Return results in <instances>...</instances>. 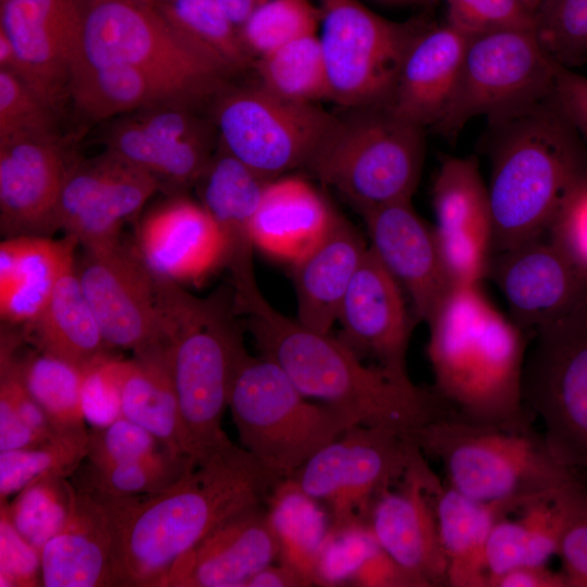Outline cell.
I'll list each match as a JSON object with an SVG mask.
<instances>
[{
  "label": "cell",
  "instance_id": "obj_14",
  "mask_svg": "<svg viewBox=\"0 0 587 587\" xmlns=\"http://www.w3.org/2000/svg\"><path fill=\"white\" fill-rule=\"evenodd\" d=\"M421 452L411 437L397 430L358 424L291 477L327 509L332 527L366 523L377 497L401 480Z\"/></svg>",
  "mask_w": 587,
  "mask_h": 587
},
{
  "label": "cell",
  "instance_id": "obj_55",
  "mask_svg": "<svg viewBox=\"0 0 587 587\" xmlns=\"http://www.w3.org/2000/svg\"><path fill=\"white\" fill-rule=\"evenodd\" d=\"M550 100L587 147V76L557 63Z\"/></svg>",
  "mask_w": 587,
  "mask_h": 587
},
{
  "label": "cell",
  "instance_id": "obj_38",
  "mask_svg": "<svg viewBox=\"0 0 587 587\" xmlns=\"http://www.w3.org/2000/svg\"><path fill=\"white\" fill-rule=\"evenodd\" d=\"M189 457L162 448L137 460L96 467L82 463L72 475L76 490L99 500H116L158 494L193 465Z\"/></svg>",
  "mask_w": 587,
  "mask_h": 587
},
{
  "label": "cell",
  "instance_id": "obj_51",
  "mask_svg": "<svg viewBox=\"0 0 587 587\" xmlns=\"http://www.w3.org/2000/svg\"><path fill=\"white\" fill-rule=\"evenodd\" d=\"M449 23L476 35L500 29L534 30V14L524 0H446Z\"/></svg>",
  "mask_w": 587,
  "mask_h": 587
},
{
  "label": "cell",
  "instance_id": "obj_42",
  "mask_svg": "<svg viewBox=\"0 0 587 587\" xmlns=\"http://www.w3.org/2000/svg\"><path fill=\"white\" fill-rule=\"evenodd\" d=\"M155 3L179 33L216 54L235 72L253 66L254 59L242 42L239 28L216 0Z\"/></svg>",
  "mask_w": 587,
  "mask_h": 587
},
{
  "label": "cell",
  "instance_id": "obj_6",
  "mask_svg": "<svg viewBox=\"0 0 587 587\" xmlns=\"http://www.w3.org/2000/svg\"><path fill=\"white\" fill-rule=\"evenodd\" d=\"M412 438L442 463L450 487L476 501L504 503L514 512L554 498L578 477L552 455L533 426L504 428L448 415L419 428Z\"/></svg>",
  "mask_w": 587,
  "mask_h": 587
},
{
  "label": "cell",
  "instance_id": "obj_56",
  "mask_svg": "<svg viewBox=\"0 0 587 587\" xmlns=\"http://www.w3.org/2000/svg\"><path fill=\"white\" fill-rule=\"evenodd\" d=\"M353 583L361 586L419 587L417 583L382 548L360 569Z\"/></svg>",
  "mask_w": 587,
  "mask_h": 587
},
{
  "label": "cell",
  "instance_id": "obj_18",
  "mask_svg": "<svg viewBox=\"0 0 587 587\" xmlns=\"http://www.w3.org/2000/svg\"><path fill=\"white\" fill-rule=\"evenodd\" d=\"M84 0H7L0 30L16 55V74L57 113L70 98Z\"/></svg>",
  "mask_w": 587,
  "mask_h": 587
},
{
  "label": "cell",
  "instance_id": "obj_50",
  "mask_svg": "<svg viewBox=\"0 0 587 587\" xmlns=\"http://www.w3.org/2000/svg\"><path fill=\"white\" fill-rule=\"evenodd\" d=\"M122 359L111 352L83 367L82 409L91 427H102L120 415Z\"/></svg>",
  "mask_w": 587,
  "mask_h": 587
},
{
  "label": "cell",
  "instance_id": "obj_39",
  "mask_svg": "<svg viewBox=\"0 0 587 587\" xmlns=\"http://www.w3.org/2000/svg\"><path fill=\"white\" fill-rule=\"evenodd\" d=\"M253 67L258 83L278 97L304 103L330 100L321 42L315 34L258 58Z\"/></svg>",
  "mask_w": 587,
  "mask_h": 587
},
{
  "label": "cell",
  "instance_id": "obj_40",
  "mask_svg": "<svg viewBox=\"0 0 587 587\" xmlns=\"http://www.w3.org/2000/svg\"><path fill=\"white\" fill-rule=\"evenodd\" d=\"M88 450L89 430L83 426L59 430L33 447L0 451V500L35 482L72 476Z\"/></svg>",
  "mask_w": 587,
  "mask_h": 587
},
{
  "label": "cell",
  "instance_id": "obj_13",
  "mask_svg": "<svg viewBox=\"0 0 587 587\" xmlns=\"http://www.w3.org/2000/svg\"><path fill=\"white\" fill-rule=\"evenodd\" d=\"M320 4L330 101L346 109L387 104L404 58L425 28L386 20L359 0Z\"/></svg>",
  "mask_w": 587,
  "mask_h": 587
},
{
  "label": "cell",
  "instance_id": "obj_46",
  "mask_svg": "<svg viewBox=\"0 0 587 587\" xmlns=\"http://www.w3.org/2000/svg\"><path fill=\"white\" fill-rule=\"evenodd\" d=\"M57 134V112L20 76L0 68V142Z\"/></svg>",
  "mask_w": 587,
  "mask_h": 587
},
{
  "label": "cell",
  "instance_id": "obj_30",
  "mask_svg": "<svg viewBox=\"0 0 587 587\" xmlns=\"http://www.w3.org/2000/svg\"><path fill=\"white\" fill-rule=\"evenodd\" d=\"M76 491L71 515L40 551L41 586L115 587L109 511L99 500Z\"/></svg>",
  "mask_w": 587,
  "mask_h": 587
},
{
  "label": "cell",
  "instance_id": "obj_44",
  "mask_svg": "<svg viewBox=\"0 0 587 587\" xmlns=\"http://www.w3.org/2000/svg\"><path fill=\"white\" fill-rule=\"evenodd\" d=\"M321 8L311 0H270L252 11L239 32L254 61L300 37L315 34Z\"/></svg>",
  "mask_w": 587,
  "mask_h": 587
},
{
  "label": "cell",
  "instance_id": "obj_54",
  "mask_svg": "<svg viewBox=\"0 0 587 587\" xmlns=\"http://www.w3.org/2000/svg\"><path fill=\"white\" fill-rule=\"evenodd\" d=\"M528 552V529L521 515L499 519L490 529L485 548L488 587L504 573L527 565Z\"/></svg>",
  "mask_w": 587,
  "mask_h": 587
},
{
  "label": "cell",
  "instance_id": "obj_5",
  "mask_svg": "<svg viewBox=\"0 0 587 587\" xmlns=\"http://www.w3.org/2000/svg\"><path fill=\"white\" fill-rule=\"evenodd\" d=\"M155 279L186 452L197 463L230 441L222 421L247 352L235 320L234 289L222 286L199 298L174 280L157 274Z\"/></svg>",
  "mask_w": 587,
  "mask_h": 587
},
{
  "label": "cell",
  "instance_id": "obj_1",
  "mask_svg": "<svg viewBox=\"0 0 587 587\" xmlns=\"http://www.w3.org/2000/svg\"><path fill=\"white\" fill-rule=\"evenodd\" d=\"M280 479L228 441L158 494L99 500L113 524L115 587H161L178 559L225 522L265 504Z\"/></svg>",
  "mask_w": 587,
  "mask_h": 587
},
{
  "label": "cell",
  "instance_id": "obj_52",
  "mask_svg": "<svg viewBox=\"0 0 587 587\" xmlns=\"http://www.w3.org/2000/svg\"><path fill=\"white\" fill-rule=\"evenodd\" d=\"M547 235L587 278V170L566 193Z\"/></svg>",
  "mask_w": 587,
  "mask_h": 587
},
{
  "label": "cell",
  "instance_id": "obj_32",
  "mask_svg": "<svg viewBox=\"0 0 587 587\" xmlns=\"http://www.w3.org/2000/svg\"><path fill=\"white\" fill-rule=\"evenodd\" d=\"M337 214L305 179L274 178L265 186L252 221L254 247L294 264L319 243Z\"/></svg>",
  "mask_w": 587,
  "mask_h": 587
},
{
  "label": "cell",
  "instance_id": "obj_11",
  "mask_svg": "<svg viewBox=\"0 0 587 587\" xmlns=\"http://www.w3.org/2000/svg\"><path fill=\"white\" fill-rule=\"evenodd\" d=\"M555 64L530 29L470 36L454 92L436 127L451 136L473 117L495 123L549 100Z\"/></svg>",
  "mask_w": 587,
  "mask_h": 587
},
{
  "label": "cell",
  "instance_id": "obj_41",
  "mask_svg": "<svg viewBox=\"0 0 587 587\" xmlns=\"http://www.w3.org/2000/svg\"><path fill=\"white\" fill-rule=\"evenodd\" d=\"M20 376L53 427L65 430L85 426L80 398L83 367L37 349L20 355Z\"/></svg>",
  "mask_w": 587,
  "mask_h": 587
},
{
  "label": "cell",
  "instance_id": "obj_22",
  "mask_svg": "<svg viewBox=\"0 0 587 587\" xmlns=\"http://www.w3.org/2000/svg\"><path fill=\"white\" fill-rule=\"evenodd\" d=\"M78 155L60 134L0 142V228L49 236L62 187Z\"/></svg>",
  "mask_w": 587,
  "mask_h": 587
},
{
  "label": "cell",
  "instance_id": "obj_25",
  "mask_svg": "<svg viewBox=\"0 0 587 587\" xmlns=\"http://www.w3.org/2000/svg\"><path fill=\"white\" fill-rule=\"evenodd\" d=\"M270 180L218 143L196 184L200 203L223 235L224 267L230 273V285L238 301L261 292L253 270L252 221Z\"/></svg>",
  "mask_w": 587,
  "mask_h": 587
},
{
  "label": "cell",
  "instance_id": "obj_8",
  "mask_svg": "<svg viewBox=\"0 0 587 587\" xmlns=\"http://www.w3.org/2000/svg\"><path fill=\"white\" fill-rule=\"evenodd\" d=\"M308 166L359 212L411 200L420 180L425 128L387 104L349 109Z\"/></svg>",
  "mask_w": 587,
  "mask_h": 587
},
{
  "label": "cell",
  "instance_id": "obj_37",
  "mask_svg": "<svg viewBox=\"0 0 587 587\" xmlns=\"http://www.w3.org/2000/svg\"><path fill=\"white\" fill-rule=\"evenodd\" d=\"M265 504L279 545V559L301 571L314 585L315 563L332 525L327 509L292 477L278 480Z\"/></svg>",
  "mask_w": 587,
  "mask_h": 587
},
{
  "label": "cell",
  "instance_id": "obj_9",
  "mask_svg": "<svg viewBox=\"0 0 587 587\" xmlns=\"http://www.w3.org/2000/svg\"><path fill=\"white\" fill-rule=\"evenodd\" d=\"M78 66L163 70L220 91L235 73L171 25L154 0H84L74 68Z\"/></svg>",
  "mask_w": 587,
  "mask_h": 587
},
{
  "label": "cell",
  "instance_id": "obj_4",
  "mask_svg": "<svg viewBox=\"0 0 587 587\" xmlns=\"http://www.w3.org/2000/svg\"><path fill=\"white\" fill-rule=\"evenodd\" d=\"M489 128L494 254L547 234L587 147L550 99Z\"/></svg>",
  "mask_w": 587,
  "mask_h": 587
},
{
  "label": "cell",
  "instance_id": "obj_28",
  "mask_svg": "<svg viewBox=\"0 0 587 587\" xmlns=\"http://www.w3.org/2000/svg\"><path fill=\"white\" fill-rule=\"evenodd\" d=\"M221 91L173 72L139 66H78L70 85L75 108L91 121L160 104L192 107Z\"/></svg>",
  "mask_w": 587,
  "mask_h": 587
},
{
  "label": "cell",
  "instance_id": "obj_33",
  "mask_svg": "<svg viewBox=\"0 0 587 587\" xmlns=\"http://www.w3.org/2000/svg\"><path fill=\"white\" fill-rule=\"evenodd\" d=\"M77 239L22 235L0 243V315L7 326L23 327L48 302L60 276L75 261Z\"/></svg>",
  "mask_w": 587,
  "mask_h": 587
},
{
  "label": "cell",
  "instance_id": "obj_45",
  "mask_svg": "<svg viewBox=\"0 0 587 587\" xmlns=\"http://www.w3.org/2000/svg\"><path fill=\"white\" fill-rule=\"evenodd\" d=\"M533 14L534 34L554 62L587 63V0H537Z\"/></svg>",
  "mask_w": 587,
  "mask_h": 587
},
{
  "label": "cell",
  "instance_id": "obj_36",
  "mask_svg": "<svg viewBox=\"0 0 587 587\" xmlns=\"http://www.w3.org/2000/svg\"><path fill=\"white\" fill-rule=\"evenodd\" d=\"M439 536L448 561V586L488 587L485 548L494 524L514 513L504 503L480 502L441 483L434 496Z\"/></svg>",
  "mask_w": 587,
  "mask_h": 587
},
{
  "label": "cell",
  "instance_id": "obj_27",
  "mask_svg": "<svg viewBox=\"0 0 587 587\" xmlns=\"http://www.w3.org/2000/svg\"><path fill=\"white\" fill-rule=\"evenodd\" d=\"M280 555L262 505L225 522L178 559L161 587H246Z\"/></svg>",
  "mask_w": 587,
  "mask_h": 587
},
{
  "label": "cell",
  "instance_id": "obj_2",
  "mask_svg": "<svg viewBox=\"0 0 587 587\" xmlns=\"http://www.w3.org/2000/svg\"><path fill=\"white\" fill-rule=\"evenodd\" d=\"M427 324L433 389L450 416L504 428L533 426L522 392L526 332L479 285L452 287Z\"/></svg>",
  "mask_w": 587,
  "mask_h": 587
},
{
  "label": "cell",
  "instance_id": "obj_53",
  "mask_svg": "<svg viewBox=\"0 0 587 587\" xmlns=\"http://www.w3.org/2000/svg\"><path fill=\"white\" fill-rule=\"evenodd\" d=\"M41 586L40 551L12 525L0 500V587Z\"/></svg>",
  "mask_w": 587,
  "mask_h": 587
},
{
  "label": "cell",
  "instance_id": "obj_10",
  "mask_svg": "<svg viewBox=\"0 0 587 587\" xmlns=\"http://www.w3.org/2000/svg\"><path fill=\"white\" fill-rule=\"evenodd\" d=\"M523 370L526 409L552 455L587 473V301L534 333Z\"/></svg>",
  "mask_w": 587,
  "mask_h": 587
},
{
  "label": "cell",
  "instance_id": "obj_63",
  "mask_svg": "<svg viewBox=\"0 0 587 587\" xmlns=\"http://www.w3.org/2000/svg\"><path fill=\"white\" fill-rule=\"evenodd\" d=\"M5 1H7V0H0V3H3V2H5Z\"/></svg>",
  "mask_w": 587,
  "mask_h": 587
},
{
  "label": "cell",
  "instance_id": "obj_59",
  "mask_svg": "<svg viewBox=\"0 0 587 587\" xmlns=\"http://www.w3.org/2000/svg\"><path fill=\"white\" fill-rule=\"evenodd\" d=\"M313 582L295 566L280 560L279 564H270L254 574L246 587H304Z\"/></svg>",
  "mask_w": 587,
  "mask_h": 587
},
{
  "label": "cell",
  "instance_id": "obj_49",
  "mask_svg": "<svg viewBox=\"0 0 587 587\" xmlns=\"http://www.w3.org/2000/svg\"><path fill=\"white\" fill-rule=\"evenodd\" d=\"M166 448L142 426L120 415L102 427L89 430L87 463L96 467L133 461Z\"/></svg>",
  "mask_w": 587,
  "mask_h": 587
},
{
  "label": "cell",
  "instance_id": "obj_47",
  "mask_svg": "<svg viewBox=\"0 0 587 587\" xmlns=\"http://www.w3.org/2000/svg\"><path fill=\"white\" fill-rule=\"evenodd\" d=\"M379 548L367 523L330 526L315 563L314 585L337 586L353 582Z\"/></svg>",
  "mask_w": 587,
  "mask_h": 587
},
{
  "label": "cell",
  "instance_id": "obj_19",
  "mask_svg": "<svg viewBox=\"0 0 587 587\" xmlns=\"http://www.w3.org/2000/svg\"><path fill=\"white\" fill-rule=\"evenodd\" d=\"M440 484L421 452L398 488L377 497L366 520L379 547L419 587L448 586V561L434 505Z\"/></svg>",
  "mask_w": 587,
  "mask_h": 587
},
{
  "label": "cell",
  "instance_id": "obj_26",
  "mask_svg": "<svg viewBox=\"0 0 587 587\" xmlns=\"http://www.w3.org/2000/svg\"><path fill=\"white\" fill-rule=\"evenodd\" d=\"M136 247L159 276L197 282L224 267L223 235L205 208L173 195L151 209L137 230Z\"/></svg>",
  "mask_w": 587,
  "mask_h": 587
},
{
  "label": "cell",
  "instance_id": "obj_31",
  "mask_svg": "<svg viewBox=\"0 0 587 587\" xmlns=\"http://www.w3.org/2000/svg\"><path fill=\"white\" fill-rule=\"evenodd\" d=\"M367 250L360 232L338 213L319 243L292 264L298 322L315 332L329 333Z\"/></svg>",
  "mask_w": 587,
  "mask_h": 587
},
{
  "label": "cell",
  "instance_id": "obj_48",
  "mask_svg": "<svg viewBox=\"0 0 587 587\" xmlns=\"http://www.w3.org/2000/svg\"><path fill=\"white\" fill-rule=\"evenodd\" d=\"M562 528L557 555L567 587H587V485L576 477L558 495Z\"/></svg>",
  "mask_w": 587,
  "mask_h": 587
},
{
  "label": "cell",
  "instance_id": "obj_3",
  "mask_svg": "<svg viewBox=\"0 0 587 587\" xmlns=\"http://www.w3.org/2000/svg\"><path fill=\"white\" fill-rule=\"evenodd\" d=\"M243 315L262 357L276 363L305 397L349 412L362 425L412 438L419 428L450 415L433 388L364 364L339 338L283 315L264 297Z\"/></svg>",
  "mask_w": 587,
  "mask_h": 587
},
{
  "label": "cell",
  "instance_id": "obj_24",
  "mask_svg": "<svg viewBox=\"0 0 587 587\" xmlns=\"http://www.w3.org/2000/svg\"><path fill=\"white\" fill-rule=\"evenodd\" d=\"M359 214L365 223L370 249L408 294L416 317L427 323L452 288L434 226L415 212L411 200Z\"/></svg>",
  "mask_w": 587,
  "mask_h": 587
},
{
  "label": "cell",
  "instance_id": "obj_62",
  "mask_svg": "<svg viewBox=\"0 0 587 587\" xmlns=\"http://www.w3.org/2000/svg\"><path fill=\"white\" fill-rule=\"evenodd\" d=\"M155 2H170V1H173V0H154Z\"/></svg>",
  "mask_w": 587,
  "mask_h": 587
},
{
  "label": "cell",
  "instance_id": "obj_34",
  "mask_svg": "<svg viewBox=\"0 0 587 587\" xmlns=\"http://www.w3.org/2000/svg\"><path fill=\"white\" fill-rule=\"evenodd\" d=\"M21 328L35 349L82 367L112 350L83 292L75 261L64 270L37 317Z\"/></svg>",
  "mask_w": 587,
  "mask_h": 587
},
{
  "label": "cell",
  "instance_id": "obj_7",
  "mask_svg": "<svg viewBox=\"0 0 587 587\" xmlns=\"http://www.w3.org/2000/svg\"><path fill=\"white\" fill-rule=\"evenodd\" d=\"M228 409L241 447L280 478L360 424L349 412L311 402L276 363L248 352L236 369Z\"/></svg>",
  "mask_w": 587,
  "mask_h": 587
},
{
  "label": "cell",
  "instance_id": "obj_15",
  "mask_svg": "<svg viewBox=\"0 0 587 587\" xmlns=\"http://www.w3.org/2000/svg\"><path fill=\"white\" fill-rule=\"evenodd\" d=\"M75 271L112 349L137 353L163 340L155 275L136 245L84 249Z\"/></svg>",
  "mask_w": 587,
  "mask_h": 587
},
{
  "label": "cell",
  "instance_id": "obj_23",
  "mask_svg": "<svg viewBox=\"0 0 587 587\" xmlns=\"http://www.w3.org/2000/svg\"><path fill=\"white\" fill-rule=\"evenodd\" d=\"M338 337L360 358H370L391 375L411 380L407 352L412 322L403 289L369 250L339 307Z\"/></svg>",
  "mask_w": 587,
  "mask_h": 587
},
{
  "label": "cell",
  "instance_id": "obj_12",
  "mask_svg": "<svg viewBox=\"0 0 587 587\" xmlns=\"http://www.w3.org/2000/svg\"><path fill=\"white\" fill-rule=\"evenodd\" d=\"M214 100L218 142L270 179L308 168L338 120L319 103L284 99L259 83L225 87Z\"/></svg>",
  "mask_w": 587,
  "mask_h": 587
},
{
  "label": "cell",
  "instance_id": "obj_16",
  "mask_svg": "<svg viewBox=\"0 0 587 587\" xmlns=\"http://www.w3.org/2000/svg\"><path fill=\"white\" fill-rule=\"evenodd\" d=\"M216 127L185 104L145 108L114 121L105 149L153 175L173 195L196 186L216 151Z\"/></svg>",
  "mask_w": 587,
  "mask_h": 587
},
{
  "label": "cell",
  "instance_id": "obj_29",
  "mask_svg": "<svg viewBox=\"0 0 587 587\" xmlns=\"http://www.w3.org/2000/svg\"><path fill=\"white\" fill-rule=\"evenodd\" d=\"M470 35L449 22L424 29L410 47L387 105L424 128L442 120Z\"/></svg>",
  "mask_w": 587,
  "mask_h": 587
},
{
  "label": "cell",
  "instance_id": "obj_20",
  "mask_svg": "<svg viewBox=\"0 0 587 587\" xmlns=\"http://www.w3.org/2000/svg\"><path fill=\"white\" fill-rule=\"evenodd\" d=\"M436 239L452 287L479 285L492 255L488 186L474 157H447L435 177Z\"/></svg>",
  "mask_w": 587,
  "mask_h": 587
},
{
  "label": "cell",
  "instance_id": "obj_35",
  "mask_svg": "<svg viewBox=\"0 0 587 587\" xmlns=\"http://www.w3.org/2000/svg\"><path fill=\"white\" fill-rule=\"evenodd\" d=\"M121 404L122 415L146 428L168 450L189 457L164 340L132 359H122Z\"/></svg>",
  "mask_w": 587,
  "mask_h": 587
},
{
  "label": "cell",
  "instance_id": "obj_43",
  "mask_svg": "<svg viewBox=\"0 0 587 587\" xmlns=\"http://www.w3.org/2000/svg\"><path fill=\"white\" fill-rule=\"evenodd\" d=\"M77 491L67 478H47L20 490L10 504L8 516L15 529L36 549L63 527L76 501Z\"/></svg>",
  "mask_w": 587,
  "mask_h": 587
},
{
  "label": "cell",
  "instance_id": "obj_60",
  "mask_svg": "<svg viewBox=\"0 0 587 587\" xmlns=\"http://www.w3.org/2000/svg\"><path fill=\"white\" fill-rule=\"evenodd\" d=\"M232 22L240 28L248 16L262 3L270 0H216Z\"/></svg>",
  "mask_w": 587,
  "mask_h": 587
},
{
  "label": "cell",
  "instance_id": "obj_58",
  "mask_svg": "<svg viewBox=\"0 0 587 587\" xmlns=\"http://www.w3.org/2000/svg\"><path fill=\"white\" fill-rule=\"evenodd\" d=\"M490 587H567L564 574L547 565L517 566L491 582Z\"/></svg>",
  "mask_w": 587,
  "mask_h": 587
},
{
  "label": "cell",
  "instance_id": "obj_57",
  "mask_svg": "<svg viewBox=\"0 0 587 587\" xmlns=\"http://www.w3.org/2000/svg\"><path fill=\"white\" fill-rule=\"evenodd\" d=\"M42 441L21 420L8 394L0 389V451L33 447Z\"/></svg>",
  "mask_w": 587,
  "mask_h": 587
},
{
  "label": "cell",
  "instance_id": "obj_21",
  "mask_svg": "<svg viewBox=\"0 0 587 587\" xmlns=\"http://www.w3.org/2000/svg\"><path fill=\"white\" fill-rule=\"evenodd\" d=\"M487 277L524 332L534 333L587 301V278L547 234L494 253Z\"/></svg>",
  "mask_w": 587,
  "mask_h": 587
},
{
  "label": "cell",
  "instance_id": "obj_61",
  "mask_svg": "<svg viewBox=\"0 0 587 587\" xmlns=\"http://www.w3.org/2000/svg\"><path fill=\"white\" fill-rule=\"evenodd\" d=\"M524 1L527 3V5H528V7L532 9V11H533V10H534V7H535V4H536V2H537V0H524Z\"/></svg>",
  "mask_w": 587,
  "mask_h": 587
},
{
  "label": "cell",
  "instance_id": "obj_17",
  "mask_svg": "<svg viewBox=\"0 0 587 587\" xmlns=\"http://www.w3.org/2000/svg\"><path fill=\"white\" fill-rule=\"evenodd\" d=\"M160 188L153 175L107 149L78 158L60 193L54 232L74 236L84 249L110 246Z\"/></svg>",
  "mask_w": 587,
  "mask_h": 587
}]
</instances>
